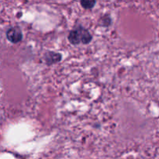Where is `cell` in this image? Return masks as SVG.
<instances>
[{
	"label": "cell",
	"instance_id": "3957f363",
	"mask_svg": "<svg viewBox=\"0 0 159 159\" xmlns=\"http://www.w3.org/2000/svg\"><path fill=\"white\" fill-rule=\"evenodd\" d=\"M61 54L54 52V51H48V52L45 53L44 56H43V60H44L46 65L48 66L58 63L61 61Z\"/></svg>",
	"mask_w": 159,
	"mask_h": 159
},
{
	"label": "cell",
	"instance_id": "277c9868",
	"mask_svg": "<svg viewBox=\"0 0 159 159\" xmlns=\"http://www.w3.org/2000/svg\"><path fill=\"white\" fill-rule=\"evenodd\" d=\"M82 7L85 9H92L96 4V0H80Z\"/></svg>",
	"mask_w": 159,
	"mask_h": 159
},
{
	"label": "cell",
	"instance_id": "7a4b0ae2",
	"mask_svg": "<svg viewBox=\"0 0 159 159\" xmlns=\"http://www.w3.org/2000/svg\"><path fill=\"white\" fill-rule=\"evenodd\" d=\"M23 33L20 27H11L6 31V37L8 40L12 43H17L23 40Z\"/></svg>",
	"mask_w": 159,
	"mask_h": 159
},
{
	"label": "cell",
	"instance_id": "6da1fadb",
	"mask_svg": "<svg viewBox=\"0 0 159 159\" xmlns=\"http://www.w3.org/2000/svg\"><path fill=\"white\" fill-rule=\"evenodd\" d=\"M92 34L89 31L82 26H78L74 30L70 31L68 36V40L73 45L88 44L92 41Z\"/></svg>",
	"mask_w": 159,
	"mask_h": 159
},
{
	"label": "cell",
	"instance_id": "5b68a950",
	"mask_svg": "<svg viewBox=\"0 0 159 159\" xmlns=\"http://www.w3.org/2000/svg\"><path fill=\"white\" fill-rule=\"evenodd\" d=\"M102 26H109L111 24V18L110 16H105L102 19Z\"/></svg>",
	"mask_w": 159,
	"mask_h": 159
}]
</instances>
